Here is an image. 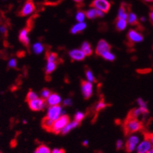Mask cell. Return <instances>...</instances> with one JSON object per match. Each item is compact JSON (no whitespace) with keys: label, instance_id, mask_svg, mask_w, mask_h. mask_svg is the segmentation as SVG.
Listing matches in <instances>:
<instances>
[{"label":"cell","instance_id":"obj_1","mask_svg":"<svg viewBox=\"0 0 153 153\" xmlns=\"http://www.w3.org/2000/svg\"><path fill=\"white\" fill-rule=\"evenodd\" d=\"M143 125L137 118L127 116L123 123V129L125 136H130L133 133L143 130Z\"/></svg>","mask_w":153,"mask_h":153},{"label":"cell","instance_id":"obj_2","mask_svg":"<svg viewBox=\"0 0 153 153\" xmlns=\"http://www.w3.org/2000/svg\"><path fill=\"white\" fill-rule=\"evenodd\" d=\"M69 117L67 115H62V116L59 117L56 121H54L53 126L52 133L58 134V133H61V130L63 129L68 123H69Z\"/></svg>","mask_w":153,"mask_h":153},{"label":"cell","instance_id":"obj_3","mask_svg":"<svg viewBox=\"0 0 153 153\" xmlns=\"http://www.w3.org/2000/svg\"><path fill=\"white\" fill-rule=\"evenodd\" d=\"M111 6V4L108 0H93L91 3V8L101 11L104 14L109 12Z\"/></svg>","mask_w":153,"mask_h":153},{"label":"cell","instance_id":"obj_4","mask_svg":"<svg viewBox=\"0 0 153 153\" xmlns=\"http://www.w3.org/2000/svg\"><path fill=\"white\" fill-rule=\"evenodd\" d=\"M47 101L44 98H36L34 100L29 101L28 105L32 111H40L44 110V108L46 107Z\"/></svg>","mask_w":153,"mask_h":153},{"label":"cell","instance_id":"obj_5","mask_svg":"<svg viewBox=\"0 0 153 153\" xmlns=\"http://www.w3.org/2000/svg\"><path fill=\"white\" fill-rule=\"evenodd\" d=\"M34 11H35V5H34L33 1L32 0H27L21 9L19 15L25 17V16L31 15Z\"/></svg>","mask_w":153,"mask_h":153},{"label":"cell","instance_id":"obj_6","mask_svg":"<svg viewBox=\"0 0 153 153\" xmlns=\"http://www.w3.org/2000/svg\"><path fill=\"white\" fill-rule=\"evenodd\" d=\"M139 143H140V138L137 136L133 135V136H130V138L126 141L125 149L127 152H132L136 149Z\"/></svg>","mask_w":153,"mask_h":153},{"label":"cell","instance_id":"obj_7","mask_svg":"<svg viewBox=\"0 0 153 153\" xmlns=\"http://www.w3.org/2000/svg\"><path fill=\"white\" fill-rule=\"evenodd\" d=\"M81 88L85 99H89L92 94V84L90 82L82 80Z\"/></svg>","mask_w":153,"mask_h":153},{"label":"cell","instance_id":"obj_8","mask_svg":"<svg viewBox=\"0 0 153 153\" xmlns=\"http://www.w3.org/2000/svg\"><path fill=\"white\" fill-rule=\"evenodd\" d=\"M61 112H62V108L59 105L51 106L48 110L47 117L52 120L53 121H56L60 116Z\"/></svg>","mask_w":153,"mask_h":153},{"label":"cell","instance_id":"obj_9","mask_svg":"<svg viewBox=\"0 0 153 153\" xmlns=\"http://www.w3.org/2000/svg\"><path fill=\"white\" fill-rule=\"evenodd\" d=\"M152 148V143L149 139L145 137L144 140L139 143V145L136 147V152L137 153H146Z\"/></svg>","mask_w":153,"mask_h":153},{"label":"cell","instance_id":"obj_10","mask_svg":"<svg viewBox=\"0 0 153 153\" xmlns=\"http://www.w3.org/2000/svg\"><path fill=\"white\" fill-rule=\"evenodd\" d=\"M111 47L108 42L104 41V40H101V41L98 42V46H97V48H96L95 53L97 55L101 56L104 53L108 52V51H111Z\"/></svg>","mask_w":153,"mask_h":153},{"label":"cell","instance_id":"obj_11","mask_svg":"<svg viewBox=\"0 0 153 153\" xmlns=\"http://www.w3.org/2000/svg\"><path fill=\"white\" fill-rule=\"evenodd\" d=\"M127 38L132 43H140L143 41V36L136 30H130L128 32Z\"/></svg>","mask_w":153,"mask_h":153},{"label":"cell","instance_id":"obj_12","mask_svg":"<svg viewBox=\"0 0 153 153\" xmlns=\"http://www.w3.org/2000/svg\"><path fill=\"white\" fill-rule=\"evenodd\" d=\"M149 114V110L148 108H134V109L131 110L130 113L128 114L127 116L132 117L138 118V117L141 116V115L144 114Z\"/></svg>","mask_w":153,"mask_h":153},{"label":"cell","instance_id":"obj_13","mask_svg":"<svg viewBox=\"0 0 153 153\" xmlns=\"http://www.w3.org/2000/svg\"><path fill=\"white\" fill-rule=\"evenodd\" d=\"M85 15L88 19H94L97 17H103L104 15V13L101 11L94 9V8H91V9L86 11Z\"/></svg>","mask_w":153,"mask_h":153},{"label":"cell","instance_id":"obj_14","mask_svg":"<svg viewBox=\"0 0 153 153\" xmlns=\"http://www.w3.org/2000/svg\"><path fill=\"white\" fill-rule=\"evenodd\" d=\"M69 56L73 60L81 61L85 58V54L82 50H72L69 52Z\"/></svg>","mask_w":153,"mask_h":153},{"label":"cell","instance_id":"obj_15","mask_svg":"<svg viewBox=\"0 0 153 153\" xmlns=\"http://www.w3.org/2000/svg\"><path fill=\"white\" fill-rule=\"evenodd\" d=\"M29 29L28 27H25V28L22 29L21 30L20 34H19V41L21 43L24 44L25 47H28L29 45V39L27 37V34H28Z\"/></svg>","mask_w":153,"mask_h":153},{"label":"cell","instance_id":"obj_16","mask_svg":"<svg viewBox=\"0 0 153 153\" xmlns=\"http://www.w3.org/2000/svg\"><path fill=\"white\" fill-rule=\"evenodd\" d=\"M47 104L49 106H56L60 103L61 98L59 94H56V93H52L49 96V98H47Z\"/></svg>","mask_w":153,"mask_h":153},{"label":"cell","instance_id":"obj_17","mask_svg":"<svg viewBox=\"0 0 153 153\" xmlns=\"http://www.w3.org/2000/svg\"><path fill=\"white\" fill-rule=\"evenodd\" d=\"M54 121H53L52 120L50 119L49 117H47V116L43 118L42 121H41V125L42 127L44 130H47V132H52L53 126Z\"/></svg>","mask_w":153,"mask_h":153},{"label":"cell","instance_id":"obj_18","mask_svg":"<svg viewBox=\"0 0 153 153\" xmlns=\"http://www.w3.org/2000/svg\"><path fill=\"white\" fill-rule=\"evenodd\" d=\"M79 125H80V123L76 121V120H73L72 123H68V124L66 125V126H65V127H64L62 130H61V133H62V134H63V135L66 134V133H69V132L71 130L74 129V128H76V126H79Z\"/></svg>","mask_w":153,"mask_h":153},{"label":"cell","instance_id":"obj_19","mask_svg":"<svg viewBox=\"0 0 153 153\" xmlns=\"http://www.w3.org/2000/svg\"><path fill=\"white\" fill-rule=\"evenodd\" d=\"M86 27V24L84 22H79V24L74 25L72 27L71 32L72 34H78V33H81L83 30H85V28Z\"/></svg>","mask_w":153,"mask_h":153},{"label":"cell","instance_id":"obj_20","mask_svg":"<svg viewBox=\"0 0 153 153\" xmlns=\"http://www.w3.org/2000/svg\"><path fill=\"white\" fill-rule=\"evenodd\" d=\"M127 22L131 25H138V19H137V16L133 12H129L128 14V17L126 19Z\"/></svg>","mask_w":153,"mask_h":153},{"label":"cell","instance_id":"obj_21","mask_svg":"<svg viewBox=\"0 0 153 153\" xmlns=\"http://www.w3.org/2000/svg\"><path fill=\"white\" fill-rule=\"evenodd\" d=\"M82 51L85 54V56H89L92 54V49H91V45L87 41L83 43L82 45Z\"/></svg>","mask_w":153,"mask_h":153},{"label":"cell","instance_id":"obj_22","mask_svg":"<svg viewBox=\"0 0 153 153\" xmlns=\"http://www.w3.org/2000/svg\"><path fill=\"white\" fill-rule=\"evenodd\" d=\"M127 21L125 19H118L116 20V28L117 30H123L126 28Z\"/></svg>","mask_w":153,"mask_h":153},{"label":"cell","instance_id":"obj_23","mask_svg":"<svg viewBox=\"0 0 153 153\" xmlns=\"http://www.w3.org/2000/svg\"><path fill=\"white\" fill-rule=\"evenodd\" d=\"M128 12L126 11V6L124 5H121V6L120 7L119 11H118V19H122L126 20L128 17Z\"/></svg>","mask_w":153,"mask_h":153},{"label":"cell","instance_id":"obj_24","mask_svg":"<svg viewBox=\"0 0 153 153\" xmlns=\"http://www.w3.org/2000/svg\"><path fill=\"white\" fill-rule=\"evenodd\" d=\"M58 62H47V65L46 66V73L51 74L57 67Z\"/></svg>","mask_w":153,"mask_h":153},{"label":"cell","instance_id":"obj_25","mask_svg":"<svg viewBox=\"0 0 153 153\" xmlns=\"http://www.w3.org/2000/svg\"><path fill=\"white\" fill-rule=\"evenodd\" d=\"M47 62H58V55L53 52H47L46 53Z\"/></svg>","mask_w":153,"mask_h":153},{"label":"cell","instance_id":"obj_26","mask_svg":"<svg viewBox=\"0 0 153 153\" xmlns=\"http://www.w3.org/2000/svg\"><path fill=\"white\" fill-rule=\"evenodd\" d=\"M36 151L38 153H51V149L50 148L45 146V145H41L37 147V149H36Z\"/></svg>","mask_w":153,"mask_h":153},{"label":"cell","instance_id":"obj_27","mask_svg":"<svg viewBox=\"0 0 153 153\" xmlns=\"http://www.w3.org/2000/svg\"><path fill=\"white\" fill-rule=\"evenodd\" d=\"M33 49H34V51L35 53L40 54L42 53L43 51H44V47H43V45L41 43H37V44H35L34 45Z\"/></svg>","mask_w":153,"mask_h":153},{"label":"cell","instance_id":"obj_28","mask_svg":"<svg viewBox=\"0 0 153 153\" xmlns=\"http://www.w3.org/2000/svg\"><path fill=\"white\" fill-rule=\"evenodd\" d=\"M36 98H37V94L34 93L31 89H30L29 92L27 93V97H26V101H27V102H29V101L36 99Z\"/></svg>","mask_w":153,"mask_h":153},{"label":"cell","instance_id":"obj_29","mask_svg":"<svg viewBox=\"0 0 153 153\" xmlns=\"http://www.w3.org/2000/svg\"><path fill=\"white\" fill-rule=\"evenodd\" d=\"M85 75L87 79H88V82H96L95 78H94V75L92 74V72H91V71L90 69H87L86 70Z\"/></svg>","mask_w":153,"mask_h":153},{"label":"cell","instance_id":"obj_30","mask_svg":"<svg viewBox=\"0 0 153 153\" xmlns=\"http://www.w3.org/2000/svg\"><path fill=\"white\" fill-rule=\"evenodd\" d=\"M101 56H102L104 59H107V60H110V61L114 60V58H115V56L111 53V51H108V52L104 53L101 55Z\"/></svg>","mask_w":153,"mask_h":153},{"label":"cell","instance_id":"obj_31","mask_svg":"<svg viewBox=\"0 0 153 153\" xmlns=\"http://www.w3.org/2000/svg\"><path fill=\"white\" fill-rule=\"evenodd\" d=\"M107 106H108V104H105L104 100H101V101L97 104V105H96V108H95L96 112H99L101 110L104 109V108H106Z\"/></svg>","mask_w":153,"mask_h":153},{"label":"cell","instance_id":"obj_32","mask_svg":"<svg viewBox=\"0 0 153 153\" xmlns=\"http://www.w3.org/2000/svg\"><path fill=\"white\" fill-rule=\"evenodd\" d=\"M85 17H86L85 12H82V11H79V12H78L77 14H76V20H77L79 22H84Z\"/></svg>","mask_w":153,"mask_h":153},{"label":"cell","instance_id":"obj_33","mask_svg":"<svg viewBox=\"0 0 153 153\" xmlns=\"http://www.w3.org/2000/svg\"><path fill=\"white\" fill-rule=\"evenodd\" d=\"M84 117H85V115H84V114H83V113L77 112L76 114V115H75V117H74V120L79 122V123H81V121L83 120Z\"/></svg>","mask_w":153,"mask_h":153},{"label":"cell","instance_id":"obj_34","mask_svg":"<svg viewBox=\"0 0 153 153\" xmlns=\"http://www.w3.org/2000/svg\"><path fill=\"white\" fill-rule=\"evenodd\" d=\"M51 94H52L51 91L49 89H47V88H44L41 91V96H42V98H44V99H47Z\"/></svg>","mask_w":153,"mask_h":153},{"label":"cell","instance_id":"obj_35","mask_svg":"<svg viewBox=\"0 0 153 153\" xmlns=\"http://www.w3.org/2000/svg\"><path fill=\"white\" fill-rule=\"evenodd\" d=\"M137 102H138V104L139 106L140 107V108H148V107H147V104L146 102L144 101L143 99H142V98H138V100H137Z\"/></svg>","mask_w":153,"mask_h":153},{"label":"cell","instance_id":"obj_36","mask_svg":"<svg viewBox=\"0 0 153 153\" xmlns=\"http://www.w3.org/2000/svg\"><path fill=\"white\" fill-rule=\"evenodd\" d=\"M17 66V61L15 59H12L9 62V67L15 68Z\"/></svg>","mask_w":153,"mask_h":153},{"label":"cell","instance_id":"obj_37","mask_svg":"<svg viewBox=\"0 0 153 153\" xmlns=\"http://www.w3.org/2000/svg\"><path fill=\"white\" fill-rule=\"evenodd\" d=\"M145 137H146L147 139L150 140L153 149V133H145Z\"/></svg>","mask_w":153,"mask_h":153},{"label":"cell","instance_id":"obj_38","mask_svg":"<svg viewBox=\"0 0 153 153\" xmlns=\"http://www.w3.org/2000/svg\"><path fill=\"white\" fill-rule=\"evenodd\" d=\"M123 143L121 140H117V144H116L117 149V150L121 149L122 147H123Z\"/></svg>","mask_w":153,"mask_h":153},{"label":"cell","instance_id":"obj_39","mask_svg":"<svg viewBox=\"0 0 153 153\" xmlns=\"http://www.w3.org/2000/svg\"><path fill=\"white\" fill-rule=\"evenodd\" d=\"M0 32H1L2 34H6V33H7L6 27L4 25L0 26Z\"/></svg>","mask_w":153,"mask_h":153},{"label":"cell","instance_id":"obj_40","mask_svg":"<svg viewBox=\"0 0 153 153\" xmlns=\"http://www.w3.org/2000/svg\"><path fill=\"white\" fill-rule=\"evenodd\" d=\"M51 153H66V152L62 149H55Z\"/></svg>","mask_w":153,"mask_h":153},{"label":"cell","instance_id":"obj_41","mask_svg":"<svg viewBox=\"0 0 153 153\" xmlns=\"http://www.w3.org/2000/svg\"><path fill=\"white\" fill-rule=\"evenodd\" d=\"M71 104H72V101L70 99L65 100L63 102V104L65 106H69V105H71Z\"/></svg>","mask_w":153,"mask_h":153},{"label":"cell","instance_id":"obj_42","mask_svg":"<svg viewBox=\"0 0 153 153\" xmlns=\"http://www.w3.org/2000/svg\"><path fill=\"white\" fill-rule=\"evenodd\" d=\"M149 18H150V20H151V22L153 23V10L151 12H150V14H149Z\"/></svg>","mask_w":153,"mask_h":153},{"label":"cell","instance_id":"obj_43","mask_svg":"<svg viewBox=\"0 0 153 153\" xmlns=\"http://www.w3.org/2000/svg\"><path fill=\"white\" fill-rule=\"evenodd\" d=\"M73 1H74V2H77V3H81L83 0H73Z\"/></svg>","mask_w":153,"mask_h":153},{"label":"cell","instance_id":"obj_44","mask_svg":"<svg viewBox=\"0 0 153 153\" xmlns=\"http://www.w3.org/2000/svg\"><path fill=\"white\" fill-rule=\"evenodd\" d=\"M146 153H153V149L152 148L151 149H150V150H149V151L147 152H146Z\"/></svg>","mask_w":153,"mask_h":153},{"label":"cell","instance_id":"obj_45","mask_svg":"<svg viewBox=\"0 0 153 153\" xmlns=\"http://www.w3.org/2000/svg\"><path fill=\"white\" fill-rule=\"evenodd\" d=\"M144 1L147 2H153V0H144Z\"/></svg>","mask_w":153,"mask_h":153},{"label":"cell","instance_id":"obj_46","mask_svg":"<svg viewBox=\"0 0 153 153\" xmlns=\"http://www.w3.org/2000/svg\"><path fill=\"white\" fill-rule=\"evenodd\" d=\"M83 145H84V146H87V145H88V141H84V142H83Z\"/></svg>","mask_w":153,"mask_h":153},{"label":"cell","instance_id":"obj_47","mask_svg":"<svg viewBox=\"0 0 153 153\" xmlns=\"http://www.w3.org/2000/svg\"><path fill=\"white\" fill-rule=\"evenodd\" d=\"M145 20H146V19H145V18H143V17L141 18V21H142V22H144Z\"/></svg>","mask_w":153,"mask_h":153},{"label":"cell","instance_id":"obj_48","mask_svg":"<svg viewBox=\"0 0 153 153\" xmlns=\"http://www.w3.org/2000/svg\"><path fill=\"white\" fill-rule=\"evenodd\" d=\"M1 21H2V19H1V16H0V22H1Z\"/></svg>","mask_w":153,"mask_h":153},{"label":"cell","instance_id":"obj_49","mask_svg":"<svg viewBox=\"0 0 153 153\" xmlns=\"http://www.w3.org/2000/svg\"><path fill=\"white\" fill-rule=\"evenodd\" d=\"M34 153H38V152H37V151H35V152H34Z\"/></svg>","mask_w":153,"mask_h":153}]
</instances>
